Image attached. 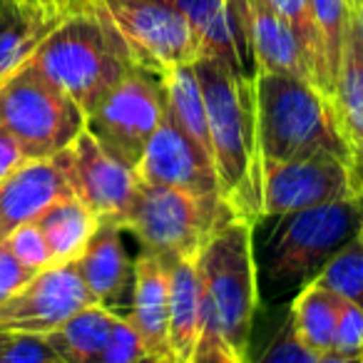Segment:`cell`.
Listing matches in <instances>:
<instances>
[{"mask_svg":"<svg viewBox=\"0 0 363 363\" xmlns=\"http://www.w3.org/2000/svg\"><path fill=\"white\" fill-rule=\"evenodd\" d=\"M331 353L363 358V308L341 296H338L336 333H333Z\"/></svg>","mask_w":363,"mask_h":363,"instance_id":"obj_31","label":"cell"},{"mask_svg":"<svg viewBox=\"0 0 363 363\" xmlns=\"http://www.w3.org/2000/svg\"><path fill=\"white\" fill-rule=\"evenodd\" d=\"M232 217L237 214L224 197H199L182 189L142 184L122 222V232L135 234L142 252L167 264L197 259L209 234Z\"/></svg>","mask_w":363,"mask_h":363,"instance_id":"obj_7","label":"cell"},{"mask_svg":"<svg viewBox=\"0 0 363 363\" xmlns=\"http://www.w3.org/2000/svg\"><path fill=\"white\" fill-rule=\"evenodd\" d=\"M3 333H6V331H3V328H0V338H3Z\"/></svg>","mask_w":363,"mask_h":363,"instance_id":"obj_47","label":"cell"},{"mask_svg":"<svg viewBox=\"0 0 363 363\" xmlns=\"http://www.w3.org/2000/svg\"><path fill=\"white\" fill-rule=\"evenodd\" d=\"M192 67L202 87L222 197L239 219L257 224L262 219V160L254 80L209 55H202Z\"/></svg>","mask_w":363,"mask_h":363,"instance_id":"obj_1","label":"cell"},{"mask_svg":"<svg viewBox=\"0 0 363 363\" xmlns=\"http://www.w3.org/2000/svg\"><path fill=\"white\" fill-rule=\"evenodd\" d=\"M75 264L97 306H105L107 311L120 316L130 311L135 291V262L127 257L122 227L100 222Z\"/></svg>","mask_w":363,"mask_h":363,"instance_id":"obj_15","label":"cell"},{"mask_svg":"<svg viewBox=\"0 0 363 363\" xmlns=\"http://www.w3.org/2000/svg\"><path fill=\"white\" fill-rule=\"evenodd\" d=\"M252 237L254 224L232 217L209 234L194 259L202 284L204 323H212L247 363L249 333L259 306L257 252Z\"/></svg>","mask_w":363,"mask_h":363,"instance_id":"obj_5","label":"cell"},{"mask_svg":"<svg viewBox=\"0 0 363 363\" xmlns=\"http://www.w3.org/2000/svg\"><path fill=\"white\" fill-rule=\"evenodd\" d=\"M353 21H356V28H358V33H361V40H363V0L353 8Z\"/></svg>","mask_w":363,"mask_h":363,"instance_id":"obj_40","label":"cell"},{"mask_svg":"<svg viewBox=\"0 0 363 363\" xmlns=\"http://www.w3.org/2000/svg\"><path fill=\"white\" fill-rule=\"evenodd\" d=\"M80 3H82V6H87V3H92V0H80Z\"/></svg>","mask_w":363,"mask_h":363,"instance_id":"obj_46","label":"cell"},{"mask_svg":"<svg viewBox=\"0 0 363 363\" xmlns=\"http://www.w3.org/2000/svg\"><path fill=\"white\" fill-rule=\"evenodd\" d=\"M35 272L26 269L6 247L0 249V303H6Z\"/></svg>","mask_w":363,"mask_h":363,"instance_id":"obj_35","label":"cell"},{"mask_svg":"<svg viewBox=\"0 0 363 363\" xmlns=\"http://www.w3.org/2000/svg\"><path fill=\"white\" fill-rule=\"evenodd\" d=\"M336 313H338V296L318 281H311L294 294L291 321L296 336L306 343L318 356H326L333 348V333H336Z\"/></svg>","mask_w":363,"mask_h":363,"instance_id":"obj_24","label":"cell"},{"mask_svg":"<svg viewBox=\"0 0 363 363\" xmlns=\"http://www.w3.org/2000/svg\"><path fill=\"white\" fill-rule=\"evenodd\" d=\"M0 363H65L45 333L6 331L0 338Z\"/></svg>","mask_w":363,"mask_h":363,"instance_id":"obj_29","label":"cell"},{"mask_svg":"<svg viewBox=\"0 0 363 363\" xmlns=\"http://www.w3.org/2000/svg\"><path fill=\"white\" fill-rule=\"evenodd\" d=\"M150 356L172 358L169 351V274L162 259L142 252L135 262V291L125 313Z\"/></svg>","mask_w":363,"mask_h":363,"instance_id":"obj_16","label":"cell"},{"mask_svg":"<svg viewBox=\"0 0 363 363\" xmlns=\"http://www.w3.org/2000/svg\"><path fill=\"white\" fill-rule=\"evenodd\" d=\"M189 363H247L237 356L232 346L224 341V336L212 326V323H202V336L197 341Z\"/></svg>","mask_w":363,"mask_h":363,"instance_id":"obj_34","label":"cell"},{"mask_svg":"<svg viewBox=\"0 0 363 363\" xmlns=\"http://www.w3.org/2000/svg\"><path fill=\"white\" fill-rule=\"evenodd\" d=\"M321 356L306 346L301 338L296 336L291 321H286L272 338L267 353L262 356L259 363H318Z\"/></svg>","mask_w":363,"mask_h":363,"instance_id":"obj_33","label":"cell"},{"mask_svg":"<svg viewBox=\"0 0 363 363\" xmlns=\"http://www.w3.org/2000/svg\"><path fill=\"white\" fill-rule=\"evenodd\" d=\"M26 6H35V3H23V0H0V30L11 26L18 16L23 13Z\"/></svg>","mask_w":363,"mask_h":363,"instance_id":"obj_37","label":"cell"},{"mask_svg":"<svg viewBox=\"0 0 363 363\" xmlns=\"http://www.w3.org/2000/svg\"><path fill=\"white\" fill-rule=\"evenodd\" d=\"M249 43L257 72H281L311 82L296 35L269 0H249Z\"/></svg>","mask_w":363,"mask_h":363,"instance_id":"obj_18","label":"cell"},{"mask_svg":"<svg viewBox=\"0 0 363 363\" xmlns=\"http://www.w3.org/2000/svg\"><path fill=\"white\" fill-rule=\"evenodd\" d=\"M30 60L80 105L85 117L122 77L140 67L102 0L72 11Z\"/></svg>","mask_w":363,"mask_h":363,"instance_id":"obj_2","label":"cell"},{"mask_svg":"<svg viewBox=\"0 0 363 363\" xmlns=\"http://www.w3.org/2000/svg\"><path fill=\"white\" fill-rule=\"evenodd\" d=\"M358 239H361V244H363V227H361V232H358Z\"/></svg>","mask_w":363,"mask_h":363,"instance_id":"obj_45","label":"cell"},{"mask_svg":"<svg viewBox=\"0 0 363 363\" xmlns=\"http://www.w3.org/2000/svg\"><path fill=\"white\" fill-rule=\"evenodd\" d=\"M254 107L262 162H286L311 155H333L348 162L331 100L308 80L281 72H257Z\"/></svg>","mask_w":363,"mask_h":363,"instance_id":"obj_4","label":"cell"},{"mask_svg":"<svg viewBox=\"0 0 363 363\" xmlns=\"http://www.w3.org/2000/svg\"><path fill=\"white\" fill-rule=\"evenodd\" d=\"M92 303L75 262L50 264L33 274L6 303H0V328L50 333Z\"/></svg>","mask_w":363,"mask_h":363,"instance_id":"obj_12","label":"cell"},{"mask_svg":"<svg viewBox=\"0 0 363 363\" xmlns=\"http://www.w3.org/2000/svg\"><path fill=\"white\" fill-rule=\"evenodd\" d=\"M361 194L348 162L333 155L262 162V219L286 217Z\"/></svg>","mask_w":363,"mask_h":363,"instance_id":"obj_10","label":"cell"},{"mask_svg":"<svg viewBox=\"0 0 363 363\" xmlns=\"http://www.w3.org/2000/svg\"><path fill=\"white\" fill-rule=\"evenodd\" d=\"M164 115L167 95L162 77L135 67L85 117V130L125 164L137 167Z\"/></svg>","mask_w":363,"mask_h":363,"instance_id":"obj_8","label":"cell"},{"mask_svg":"<svg viewBox=\"0 0 363 363\" xmlns=\"http://www.w3.org/2000/svg\"><path fill=\"white\" fill-rule=\"evenodd\" d=\"M23 3H35V6H43L40 0H23Z\"/></svg>","mask_w":363,"mask_h":363,"instance_id":"obj_43","label":"cell"},{"mask_svg":"<svg viewBox=\"0 0 363 363\" xmlns=\"http://www.w3.org/2000/svg\"><path fill=\"white\" fill-rule=\"evenodd\" d=\"M28 157L23 155V150L18 147V142L0 127V179L6 174H11L18 164H23Z\"/></svg>","mask_w":363,"mask_h":363,"instance_id":"obj_36","label":"cell"},{"mask_svg":"<svg viewBox=\"0 0 363 363\" xmlns=\"http://www.w3.org/2000/svg\"><path fill=\"white\" fill-rule=\"evenodd\" d=\"M6 237H8V232L3 229V224H0V249H3V244H6Z\"/></svg>","mask_w":363,"mask_h":363,"instance_id":"obj_42","label":"cell"},{"mask_svg":"<svg viewBox=\"0 0 363 363\" xmlns=\"http://www.w3.org/2000/svg\"><path fill=\"white\" fill-rule=\"evenodd\" d=\"M162 82H164V95H167V115L212 157L207 110H204L202 87H199L194 67L192 65L174 67V70H169L162 77Z\"/></svg>","mask_w":363,"mask_h":363,"instance_id":"obj_25","label":"cell"},{"mask_svg":"<svg viewBox=\"0 0 363 363\" xmlns=\"http://www.w3.org/2000/svg\"><path fill=\"white\" fill-rule=\"evenodd\" d=\"M164 267L169 274V351L174 363H189L204 323L197 262L177 259Z\"/></svg>","mask_w":363,"mask_h":363,"instance_id":"obj_19","label":"cell"},{"mask_svg":"<svg viewBox=\"0 0 363 363\" xmlns=\"http://www.w3.org/2000/svg\"><path fill=\"white\" fill-rule=\"evenodd\" d=\"M45 8H52V11H60V13H72V11H80L85 8L80 0H40ZM90 6V3H87Z\"/></svg>","mask_w":363,"mask_h":363,"instance_id":"obj_38","label":"cell"},{"mask_svg":"<svg viewBox=\"0 0 363 363\" xmlns=\"http://www.w3.org/2000/svg\"><path fill=\"white\" fill-rule=\"evenodd\" d=\"M167 3L187 18V23L192 26V30L197 33L199 43H202L204 55L217 57L232 70L249 77L242 60L237 30H234L232 16H229L227 0H167Z\"/></svg>","mask_w":363,"mask_h":363,"instance_id":"obj_20","label":"cell"},{"mask_svg":"<svg viewBox=\"0 0 363 363\" xmlns=\"http://www.w3.org/2000/svg\"><path fill=\"white\" fill-rule=\"evenodd\" d=\"M35 224L50 247L52 264H65L80 259L95 229L100 227V219L72 194L43 212Z\"/></svg>","mask_w":363,"mask_h":363,"instance_id":"obj_21","label":"cell"},{"mask_svg":"<svg viewBox=\"0 0 363 363\" xmlns=\"http://www.w3.org/2000/svg\"><path fill=\"white\" fill-rule=\"evenodd\" d=\"M72 197L60 155L26 160L0 179V224L6 232L30 224L60 199Z\"/></svg>","mask_w":363,"mask_h":363,"instance_id":"obj_14","label":"cell"},{"mask_svg":"<svg viewBox=\"0 0 363 363\" xmlns=\"http://www.w3.org/2000/svg\"><path fill=\"white\" fill-rule=\"evenodd\" d=\"M331 105L336 112L343 145L348 150L351 174L358 189L363 192V40L353 18L346 33L343 60L336 77V87H333Z\"/></svg>","mask_w":363,"mask_h":363,"instance_id":"obj_17","label":"cell"},{"mask_svg":"<svg viewBox=\"0 0 363 363\" xmlns=\"http://www.w3.org/2000/svg\"><path fill=\"white\" fill-rule=\"evenodd\" d=\"M115 321L117 313L92 303L67 318L55 331L45 333V338L65 363H97L110 343Z\"/></svg>","mask_w":363,"mask_h":363,"instance_id":"obj_22","label":"cell"},{"mask_svg":"<svg viewBox=\"0 0 363 363\" xmlns=\"http://www.w3.org/2000/svg\"><path fill=\"white\" fill-rule=\"evenodd\" d=\"M318 363H363V358H351V356H338V353H326L321 356Z\"/></svg>","mask_w":363,"mask_h":363,"instance_id":"obj_39","label":"cell"},{"mask_svg":"<svg viewBox=\"0 0 363 363\" xmlns=\"http://www.w3.org/2000/svg\"><path fill=\"white\" fill-rule=\"evenodd\" d=\"M313 281H318L323 289L333 291L336 296L346 298V301H353L358 308H363V244H361V239L353 237L346 247L338 249Z\"/></svg>","mask_w":363,"mask_h":363,"instance_id":"obj_28","label":"cell"},{"mask_svg":"<svg viewBox=\"0 0 363 363\" xmlns=\"http://www.w3.org/2000/svg\"><path fill=\"white\" fill-rule=\"evenodd\" d=\"M269 3H272L274 11L289 23V28H291L294 35H296L303 57H306L308 72H311L313 87L331 100L333 85H331V80H328L321 38H318V28H316V21H313L311 0H269Z\"/></svg>","mask_w":363,"mask_h":363,"instance_id":"obj_26","label":"cell"},{"mask_svg":"<svg viewBox=\"0 0 363 363\" xmlns=\"http://www.w3.org/2000/svg\"><path fill=\"white\" fill-rule=\"evenodd\" d=\"M70 13L45 6H26L23 13L0 30V82L18 72L40 48V43L60 26Z\"/></svg>","mask_w":363,"mask_h":363,"instance_id":"obj_23","label":"cell"},{"mask_svg":"<svg viewBox=\"0 0 363 363\" xmlns=\"http://www.w3.org/2000/svg\"><path fill=\"white\" fill-rule=\"evenodd\" d=\"M311 8H313V21H316L318 28V38H321L328 80L336 87V77L338 70H341L343 45H346V33L348 26H351L353 8L348 0H311Z\"/></svg>","mask_w":363,"mask_h":363,"instance_id":"obj_27","label":"cell"},{"mask_svg":"<svg viewBox=\"0 0 363 363\" xmlns=\"http://www.w3.org/2000/svg\"><path fill=\"white\" fill-rule=\"evenodd\" d=\"M65 167L70 189L100 222L122 227L135 204L142 182L137 169L115 157L87 130L75 137L67 150L57 152Z\"/></svg>","mask_w":363,"mask_h":363,"instance_id":"obj_11","label":"cell"},{"mask_svg":"<svg viewBox=\"0 0 363 363\" xmlns=\"http://www.w3.org/2000/svg\"><path fill=\"white\" fill-rule=\"evenodd\" d=\"M142 356H147V351L137 328L130 323V318L117 313L110 343L105 346L102 356L97 358V363H137Z\"/></svg>","mask_w":363,"mask_h":363,"instance_id":"obj_32","label":"cell"},{"mask_svg":"<svg viewBox=\"0 0 363 363\" xmlns=\"http://www.w3.org/2000/svg\"><path fill=\"white\" fill-rule=\"evenodd\" d=\"M0 127L18 142L28 160L67 150L85 130V112L75 100L28 60L0 82Z\"/></svg>","mask_w":363,"mask_h":363,"instance_id":"obj_6","label":"cell"},{"mask_svg":"<svg viewBox=\"0 0 363 363\" xmlns=\"http://www.w3.org/2000/svg\"><path fill=\"white\" fill-rule=\"evenodd\" d=\"M137 363H174V358H162V356H150V353H147V356H142L140 361Z\"/></svg>","mask_w":363,"mask_h":363,"instance_id":"obj_41","label":"cell"},{"mask_svg":"<svg viewBox=\"0 0 363 363\" xmlns=\"http://www.w3.org/2000/svg\"><path fill=\"white\" fill-rule=\"evenodd\" d=\"M137 177L150 187H169L199 197H222L214 162L169 115L137 162Z\"/></svg>","mask_w":363,"mask_h":363,"instance_id":"obj_13","label":"cell"},{"mask_svg":"<svg viewBox=\"0 0 363 363\" xmlns=\"http://www.w3.org/2000/svg\"><path fill=\"white\" fill-rule=\"evenodd\" d=\"M274 219L262 262L257 259V277L259 291L264 289L269 301H281L311 284L328 259L358 237L363 227V194Z\"/></svg>","mask_w":363,"mask_h":363,"instance_id":"obj_3","label":"cell"},{"mask_svg":"<svg viewBox=\"0 0 363 363\" xmlns=\"http://www.w3.org/2000/svg\"><path fill=\"white\" fill-rule=\"evenodd\" d=\"M142 70L164 77L179 65H194L202 52L197 33L167 0H102Z\"/></svg>","mask_w":363,"mask_h":363,"instance_id":"obj_9","label":"cell"},{"mask_svg":"<svg viewBox=\"0 0 363 363\" xmlns=\"http://www.w3.org/2000/svg\"><path fill=\"white\" fill-rule=\"evenodd\" d=\"M348 3H351V8H356L358 3H361V0H348Z\"/></svg>","mask_w":363,"mask_h":363,"instance_id":"obj_44","label":"cell"},{"mask_svg":"<svg viewBox=\"0 0 363 363\" xmlns=\"http://www.w3.org/2000/svg\"><path fill=\"white\" fill-rule=\"evenodd\" d=\"M3 247H6L23 267L30 269V272H40V269L52 264L50 247H48L45 237H43L40 227H38L35 222L23 224V227H16L13 232H8Z\"/></svg>","mask_w":363,"mask_h":363,"instance_id":"obj_30","label":"cell"}]
</instances>
